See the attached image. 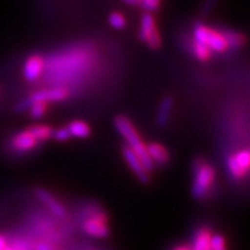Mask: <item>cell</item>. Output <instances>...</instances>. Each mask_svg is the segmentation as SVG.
<instances>
[{"instance_id": "6da1fadb", "label": "cell", "mask_w": 250, "mask_h": 250, "mask_svg": "<svg viewBox=\"0 0 250 250\" xmlns=\"http://www.w3.org/2000/svg\"><path fill=\"white\" fill-rule=\"evenodd\" d=\"M114 125L118 132L124 137L125 140H126L129 147L134 152V154L138 156L140 162H142V165L144 166V168L147 171L152 170L153 166H154L153 165V161L147 154L146 146L144 145L139 134L137 133L136 127L133 126V124L131 123L129 118H126L125 116L115 117Z\"/></svg>"}, {"instance_id": "7a4b0ae2", "label": "cell", "mask_w": 250, "mask_h": 250, "mask_svg": "<svg viewBox=\"0 0 250 250\" xmlns=\"http://www.w3.org/2000/svg\"><path fill=\"white\" fill-rule=\"evenodd\" d=\"M193 40L208 46L211 51L224 52L228 49L227 42L221 31L206 26L204 23L197 22L192 28Z\"/></svg>"}, {"instance_id": "3957f363", "label": "cell", "mask_w": 250, "mask_h": 250, "mask_svg": "<svg viewBox=\"0 0 250 250\" xmlns=\"http://www.w3.org/2000/svg\"><path fill=\"white\" fill-rule=\"evenodd\" d=\"M192 195L196 199L204 198L214 180V169L211 165L206 164L202 159H196L193 162Z\"/></svg>"}, {"instance_id": "277c9868", "label": "cell", "mask_w": 250, "mask_h": 250, "mask_svg": "<svg viewBox=\"0 0 250 250\" xmlns=\"http://www.w3.org/2000/svg\"><path fill=\"white\" fill-rule=\"evenodd\" d=\"M68 96V90L65 87L57 86V87H50V88L40 89L34 92L29 98H27L28 102H57L65 100Z\"/></svg>"}, {"instance_id": "5b68a950", "label": "cell", "mask_w": 250, "mask_h": 250, "mask_svg": "<svg viewBox=\"0 0 250 250\" xmlns=\"http://www.w3.org/2000/svg\"><path fill=\"white\" fill-rule=\"evenodd\" d=\"M83 229L92 236L107 237L109 235L107 217L103 213H95L92 218L87 219L83 224Z\"/></svg>"}, {"instance_id": "8992f818", "label": "cell", "mask_w": 250, "mask_h": 250, "mask_svg": "<svg viewBox=\"0 0 250 250\" xmlns=\"http://www.w3.org/2000/svg\"><path fill=\"white\" fill-rule=\"evenodd\" d=\"M45 62L41 56L33 55L26 59L23 64V77L27 81H36L44 70Z\"/></svg>"}, {"instance_id": "52a82bcc", "label": "cell", "mask_w": 250, "mask_h": 250, "mask_svg": "<svg viewBox=\"0 0 250 250\" xmlns=\"http://www.w3.org/2000/svg\"><path fill=\"white\" fill-rule=\"evenodd\" d=\"M123 155L126 164L129 165V167L131 168V170L136 174V176L138 177V180L142 183H148L149 177H148V173L147 170L144 168V166L140 162L139 158L134 154V152L131 149L129 146H124L123 147Z\"/></svg>"}, {"instance_id": "ba28073f", "label": "cell", "mask_w": 250, "mask_h": 250, "mask_svg": "<svg viewBox=\"0 0 250 250\" xmlns=\"http://www.w3.org/2000/svg\"><path fill=\"white\" fill-rule=\"evenodd\" d=\"M35 193L37 198L40 199L41 202L44 204L46 208H49L52 213L58 215V217H62L65 214V208L61 203H59L57 199L55 198L54 196L51 195L49 191H46L45 189H42V188H37L35 190Z\"/></svg>"}, {"instance_id": "9c48e42d", "label": "cell", "mask_w": 250, "mask_h": 250, "mask_svg": "<svg viewBox=\"0 0 250 250\" xmlns=\"http://www.w3.org/2000/svg\"><path fill=\"white\" fill-rule=\"evenodd\" d=\"M37 140L34 138L28 131H22L19 132L11 140V145L14 149L19 152H27L33 149L36 146Z\"/></svg>"}, {"instance_id": "30bf717a", "label": "cell", "mask_w": 250, "mask_h": 250, "mask_svg": "<svg viewBox=\"0 0 250 250\" xmlns=\"http://www.w3.org/2000/svg\"><path fill=\"white\" fill-rule=\"evenodd\" d=\"M146 151L153 162L159 165H166L169 160V153L164 146L158 143H151L146 146Z\"/></svg>"}, {"instance_id": "8fae6325", "label": "cell", "mask_w": 250, "mask_h": 250, "mask_svg": "<svg viewBox=\"0 0 250 250\" xmlns=\"http://www.w3.org/2000/svg\"><path fill=\"white\" fill-rule=\"evenodd\" d=\"M173 99L170 96H166L161 100L160 104L158 108V114H156V124L159 126H165L167 125L168 120H169L171 108H173Z\"/></svg>"}, {"instance_id": "7c38bea8", "label": "cell", "mask_w": 250, "mask_h": 250, "mask_svg": "<svg viewBox=\"0 0 250 250\" xmlns=\"http://www.w3.org/2000/svg\"><path fill=\"white\" fill-rule=\"evenodd\" d=\"M156 29L155 28V20L153 18V15L149 12L143 14L142 21H140V29H139V39L145 42L148 39V36L151 35Z\"/></svg>"}, {"instance_id": "4fadbf2b", "label": "cell", "mask_w": 250, "mask_h": 250, "mask_svg": "<svg viewBox=\"0 0 250 250\" xmlns=\"http://www.w3.org/2000/svg\"><path fill=\"white\" fill-rule=\"evenodd\" d=\"M27 131L37 140V142H43V140L50 139L52 137V133H54V130H52L51 127L43 124L30 125L27 129Z\"/></svg>"}, {"instance_id": "5bb4252c", "label": "cell", "mask_w": 250, "mask_h": 250, "mask_svg": "<svg viewBox=\"0 0 250 250\" xmlns=\"http://www.w3.org/2000/svg\"><path fill=\"white\" fill-rule=\"evenodd\" d=\"M67 130L70 136L77 138H86L90 134V127L88 124L83 121H73L67 125Z\"/></svg>"}, {"instance_id": "9a60e30c", "label": "cell", "mask_w": 250, "mask_h": 250, "mask_svg": "<svg viewBox=\"0 0 250 250\" xmlns=\"http://www.w3.org/2000/svg\"><path fill=\"white\" fill-rule=\"evenodd\" d=\"M210 239V230H208V228H202V229L196 234L195 242H193V247L191 250H211Z\"/></svg>"}, {"instance_id": "2e32d148", "label": "cell", "mask_w": 250, "mask_h": 250, "mask_svg": "<svg viewBox=\"0 0 250 250\" xmlns=\"http://www.w3.org/2000/svg\"><path fill=\"white\" fill-rule=\"evenodd\" d=\"M223 34L227 42L228 48H239V46H242L243 43L246 42L245 35L237 33V31L225 30Z\"/></svg>"}, {"instance_id": "e0dca14e", "label": "cell", "mask_w": 250, "mask_h": 250, "mask_svg": "<svg viewBox=\"0 0 250 250\" xmlns=\"http://www.w3.org/2000/svg\"><path fill=\"white\" fill-rule=\"evenodd\" d=\"M192 54L195 57L201 62H206L208 61L211 57V50L208 48L205 44H203L201 42H197V41L193 40L192 42Z\"/></svg>"}, {"instance_id": "ac0fdd59", "label": "cell", "mask_w": 250, "mask_h": 250, "mask_svg": "<svg viewBox=\"0 0 250 250\" xmlns=\"http://www.w3.org/2000/svg\"><path fill=\"white\" fill-rule=\"evenodd\" d=\"M227 166H228V169H229V171H230V174H232L235 179L240 180V179H242V177H245L247 171L243 170L242 168L240 167V165L237 164L235 160V156L232 155L228 158Z\"/></svg>"}, {"instance_id": "d6986e66", "label": "cell", "mask_w": 250, "mask_h": 250, "mask_svg": "<svg viewBox=\"0 0 250 250\" xmlns=\"http://www.w3.org/2000/svg\"><path fill=\"white\" fill-rule=\"evenodd\" d=\"M109 23L111 27H114L115 29H123L126 26V19L120 12H112L109 15Z\"/></svg>"}, {"instance_id": "ffe728a7", "label": "cell", "mask_w": 250, "mask_h": 250, "mask_svg": "<svg viewBox=\"0 0 250 250\" xmlns=\"http://www.w3.org/2000/svg\"><path fill=\"white\" fill-rule=\"evenodd\" d=\"M46 111V103L43 102H34L29 105V114L30 116L35 120H39L45 114Z\"/></svg>"}, {"instance_id": "44dd1931", "label": "cell", "mask_w": 250, "mask_h": 250, "mask_svg": "<svg viewBox=\"0 0 250 250\" xmlns=\"http://www.w3.org/2000/svg\"><path fill=\"white\" fill-rule=\"evenodd\" d=\"M235 156V160L237 164L240 165V167L242 168L243 170L248 171L249 169V164H250V155L248 151H240Z\"/></svg>"}, {"instance_id": "7402d4cb", "label": "cell", "mask_w": 250, "mask_h": 250, "mask_svg": "<svg viewBox=\"0 0 250 250\" xmlns=\"http://www.w3.org/2000/svg\"><path fill=\"white\" fill-rule=\"evenodd\" d=\"M210 248L211 250H226V246H225V239L219 234L212 236L210 239Z\"/></svg>"}, {"instance_id": "603a6c76", "label": "cell", "mask_w": 250, "mask_h": 250, "mask_svg": "<svg viewBox=\"0 0 250 250\" xmlns=\"http://www.w3.org/2000/svg\"><path fill=\"white\" fill-rule=\"evenodd\" d=\"M146 43H147L149 48L152 49H158L159 46L161 44V37H160V33H159L158 29H155L151 35L148 36V39L145 41Z\"/></svg>"}, {"instance_id": "cb8c5ba5", "label": "cell", "mask_w": 250, "mask_h": 250, "mask_svg": "<svg viewBox=\"0 0 250 250\" xmlns=\"http://www.w3.org/2000/svg\"><path fill=\"white\" fill-rule=\"evenodd\" d=\"M161 0H139V5L147 12H153L159 8Z\"/></svg>"}, {"instance_id": "d4e9b609", "label": "cell", "mask_w": 250, "mask_h": 250, "mask_svg": "<svg viewBox=\"0 0 250 250\" xmlns=\"http://www.w3.org/2000/svg\"><path fill=\"white\" fill-rule=\"evenodd\" d=\"M52 137H54L56 140H58V142H65V140H67L71 136L70 133H68L67 127H61V129L54 131Z\"/></svg>"}, {"instance_id": "484cf974", "label": "cell", "mask_w": 250, "mask_h": 250, "mask_svg": "<svg viewBox=\"0 0 250 250\" xmlns=\"http://www.w3.org/2000/svg\"><path fill=\"white\" fill-rule=\"evenodd\" d=\"M215 2H217V0H204V4H203L202 7V15L208 14L213 8Z\"/></svg>"}, {"instance_id": "4316f807", "label": "cell", "mask_w": 250, "mask_h": 250, "mask_svg": "<svg viewBox=\"0 0 250 250\" xmlns=\"http://www.w3.org/2000/svg\"><path fill=\"white\" fill-rule=\"evenodd\" d=\"M36 250H55V249L52 248V247H50L49 245H46V243L41 242L36 246Z\"/></svg>"}, {"instance_id": "83f0119b", "label": "cell", "mask_w": 250, "mask_h": 250, "mask_svg": "<svg viewBox=\"0 0 250 250\" xmlns=\"http://www.w3.org/2000/svg\"><path fill=\"white\" fill-rule=\"evenodd\" d=\"M122 1L130 6H139V0H122Z\"/></svg>"}, {"instance_id": "f1b7e54d", "label": "cell", "mask_w": 250, "mask_h": 250, "mask_svg": "<svg viewBox=\"0 0 250 250\" xmlns=\"http://www.w3.org/2000/svg\"><path fill=\"white\" fill-rule=\"evenodd\" d=\"M173 250H191V248L188 246H177V247H175Z\"/></svg>"}, {"instance_id": "f546056e", "label": "cell", "mask_w": 250, "mask_h": 250, "mask_svg": "<svg viewBox=\"0 0 250 250\" xmlns=\"http://www.w3.org/2000/svg\"><path fill=\"white\" fill-rule=\"evenodd\" d=\"M5 246H6V239L2 235H0V249Z\"/></svg>"}, {"instance_id": "4dcf8cb0", "label": "cell", "mask_w": 250, "mask_h": 250, "mask_svg": "<svg viewBox=\"0 0 250 250\" xmlns=\"http://www.w3.org/2000/svg\"><path fill=\"white\" fill-rule=\"evenodd\" d=\"M0 250H12V249H11V248H8V247H6V246H5V247H2V248L0 249Z\"/></svg>"}]
</instances>
